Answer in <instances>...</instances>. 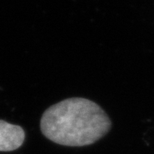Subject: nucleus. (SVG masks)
Here are the masks:
<instances>
[{
    "label": "nucleus",
    "instance_id": "obj_1",
    "mask_svg": "<svg viewBox=\"0 0 154 154\" xmlns=\"http://www.w3.org/2000/svg\"><path fill=\"white\" fill-rule=\"evenodd\" d=\"M111 126L105 110L84 98H69L51 105L40 120L45 137L65 146L92 145L108 134Z\"/></svg>",
    "mask_w": 154,
    "mask_h": 154
},
{
    "label": "nucleus",
    "instance_id": "obj_2",
    "mask_svg": "<svg viewBox=\"0 0 154 154\" xmlns=\"http://www.w3.org/2000/svg\"><path fill=\"white\" fill-rule=\"evenodd\" d=\"M25 140V131L19 125L0 120V152L15 151Z\"/></svg>",
    "mask_w": 154,
    "mask_h": 154
}]
</instances>
